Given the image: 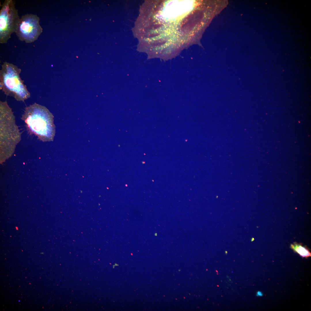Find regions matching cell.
Masks as SVG:
<instances>
[{
  "label": "cell",
  "instance_id": "6da1fadb",
  "mask_svg": "<svg viewBox=\"0 0 311 311\" xmlns=\"http://www.w3.org/2000/svg\"><path fill=\"white\" fill-rule=\"evenodd\" d=\"M54 116L45 107L35 103L27 107L21 119L29 132L43 142L53 141L55 133Z\"/></svg>",
  "mask_w": 311,
  "mask_h": 311
},
{
  "label": "cell",
  "instance_id": "7a4b0ae2",
  "mask_svg": "<svg viewBox=\"0 0 311 311\" xmlns=\"http://www.w3.org/2000/svg\"><path fill=\"white\" fill-rule=\"evenodd\" d=\"M21 71V69L16 65L4 62L0 71V89L7 96L24 102L31 94L20 77Z\"/></svg>",
  "mask_w": 311,
  "mask_h": 311
},
{
  "label": "cell",
  "instance_id": "3957f363",
  "mask_svg": "<svg viewBox=\"0 0 311 311\" xmlns=\"http://www.w3.org/2000/svg\"><path fill=\"white\" fill-rule=\"evenodd\" d=\"M0 145L13 148L21 139V134L15 117L7 101H0Z\"/></svg>",
  "mask_w": 311,
  "mask_h": 311
},
{
  "label": "cell",
  "instance_id": "277c9868",
  "mask_svg": "<svg viewBox=\"0 0 311 311\" xmlns=\"http://www.w3.org/2000/svg\"><path fill=\"white\" fill-rule=\"evenodd\" d=\"M20 18L15 7V1L5 0L0 11V43H7L15 32Z\"/></svg>",
  "mask_w": 311,
  "mask_h": 311
},
{
  "label": "cell",
  "instance_id": "5b68a950",
  "mask_svg": "<svg viewBox=\"0 0 311 311\" xmlns=\"http://www.w3.org/2000/svg\"><path fill=\"white\" fill-rule=\"evenodd\" d=\"M40 18L36 15L28 14L20 18L15 33L18 39L26 43L37 40L43 32Z\"/></svg>",
  "mask_w": 311,
  "mask_h": 311
},
{
  "label": "cell",
  "instance_id": "8992f818",
  "mask_svg": "<svg viewBox=\"0 0 311 311\" xmlns=\"http://www.w3.org/2000/svg\"><path fill=\"white\" fill-rule=\"evenodd\" d=\"M291 247L295 252L303 257H308L311 256L310 252L307 248L303 246L301 244L294 242L291 245Z\"/></svg>",
  "mask_w": 311,
  "mask_h": 311
},
{
  "label": "cell",
  "instance_id": "52a82bcc",
  "mask_svg": "<svg viewBox=\"0 0 311 311\" xmlns=\"http://www.w3.org/2000/svg\"><path fill=\"white\" fill-rule=\"evenodd\" d=\"M256 295L257 296L261 297L263 295V294L262 292L260 291H258L257 292Z\"/></svg>",
  "mask_w": 311,
  "mask_h": 311
}]
</instances>
